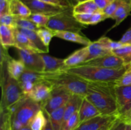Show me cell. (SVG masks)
Returning a JSON list of instances; mask_svg holds the SVG:
<instances>
[{
	"label": "cell",
	"mask_w": 131,
	"mask_h": 130,
	"mask_svg": "<svg viewBox=\"0 0 131 130\" xmlns=\"http://www.w3.org/2000/svg\"><path fill=\"white\" fill-rule=\"evenodd\" d=\"M37 33L45 45L49 47L50 42L54 37L53 31L47 28H40Z\"/></svg>",
	"instance_id": "836d02e7"
},
{
	"label": "cell",
	"mask_w": 131,
	"mask_h": 130,
	"mask_svg": "<svg viewBox=\"0 0 131 130\" xmlns=\"http://www.w3.org/2000/svg\"><path fill=\"white\" fill-rule=\"evenodd\" d=\"M47 121V115L42 109L38 111L31 122L29 126L32 130H42Z\"/></svg>",
	"instance_id": "f1b7e54d"
},
{
	"label": "cell",
	"mask_w": 131,
	"mask_h": 130,
	"mask_svg": "<svg viewBox=\"0 0 131 130\" xmlns=\"http://www.w3.org/2000/svg\"><path fill=\"white\" fill-rule=\"evenodd\" d=\"M115 95L119 118L126 122L131 112V85H116Z\"/></svg>",
	"instance_id": "ba28073f"
},
{
	"label": "cell",
	"mask_w": 131,
	"mask_h": 130,
	"mask_svg": "<svg viewBox=\"0 0 131 130\" xmlns=\"http://www.w3.org/2000/svg\"><path fill=\"white\" fill-rule=\"evenodd\" d=\"M88 25H84L77 20L73 13V8L70 7L64 11L50 17L46 28L52 31H71L81 33Z\"/></svg>",
	"instance_id": "5b68a950"
},
{
	"label": "cell",
	"mask_w": 131,
	"mask_h": 130,
	"mask_svg": "<svg viewBox=\"0 0 131 130\" xmlns=\"http://www.w3.org/2000/svg\"><path fill=\"white\" fill-rule=\"evenodd\" d=\"M125 130H131V124H130V123H127L126 124Z\"/></svg>",
	"instance_id": "681fc988"
},
{
	"label": "cell",
	"mask_w": 131,
	"mask_h": 130,
	"mask_svg": "<svg viewBox=\"0 0 131 130\" xmlns=\"http://www.w3.org/2000/svg\"><path fill=\"white\" fill-rule=\"evenodd\" d=\"M29 20L35 23L39 28H46L49 20L50 17L39 14H31L28 17Z\"/></svg>",
	"instance_id": "e575fe53"
},
{
	"label": "cell",
	"mask_w": 131,
	"mask_h": 130,
	"mask_svg": "<svg viewBox=\"0 0 131 130\" xmlns=\"http://www.w3.org/2000/svg\"><path fill=\"white\" fill-rule=\"evenodd\" d=\"M10 57L7 48L1 46V110H8L16 104L24 95L17 80L12 77L6 67V61Z\"/></svg>",
	"instance_id": "7a4b0ae2"
},
{
	"label": "cell",
	"mask_w": 131,
	"mask_h": 130,
	"mask_svg": "<svg viewBox=\"0 0 131 130\" xmlns=\"http://www.w3.org/2000/svg\"><path fill=\"white\" fill-rule=\"evenodd\" d=\"M97 42L102 46L103 48L108 50L112 52L113 50L123 46L124 45L120 42H115L113 41L112 40L110 39V38L107 36H102L99 40H97Z\"/></svg>",
	"instance_id": "1f68e13d"
},
{
	"label": "cell",
	"mask_w": 131,
	"mask_h": 130,
	"mask_svg": "<svg viewBox=\"0 0 131 130\" xmlns=\"http://www.w3.org/2000/svg\"><path fill=\"white\" fill-rule=\"evenodd\" d=\"M126 123H130V124H131V112H130V115H129V117H128Z\"/></svg>",
	"instance_id": "f907efd6"
},
{
	"label": "cell",
	"mask_w": 131,
	"mask_h": 130,
	"mask_svg": "<svg viewBox=\"0 0 131 130\" xmlns=\"http://www.w3.org/2000/svg\"><path fill=\"white\" fill-rule=\"evenodd\" d=\"M41 1L56 6H62V7H72L67 0H41Z\"/></svg>",
	"instance_id": "ab89813d"
},
{
	"label": "cell",
	"mask_w": 131,
	"mask_h": 130,
	"mask_svg": "<svg viewBox=\"0 0 131 130\" xmlns=\"http://www.w3.org/2000/svg\"><path fill=\"white\" fill-rule=\"evenodd\" d=\"M131 68V64L130 65V66H129V68Z\"/></svg>",
	"instance_id": "816d5d0a"
},
{
	"label": "cell",
	"mask_w": 131,
	"mask_h": 130,
	"mask_svg": "<svg viewBox=\"0 0 131 130\" xmlns=\"http://www.w3.org/2000/svg\"><path fill=\"white\" fill-rule=\"evenodd\" d=\"M81 64L92 65V66L110 69L126 68L124 61L120 57L115 56L113 53L98 58L93 59L90 61H86Z\"/></svg>",
	"instance_id": "8fae6325"
},
{
	"label": "cell",
	"mask_w": 131,
	"mask_h": 130,
	"mask_svg": "<svg viewBox=\"0 0 131 130\" xmlns=\"http://www.w3.org/2000/svg\"><path fill=\"white\" fill-rule=\"evenodd\" d=\"M126 124V122L123 121L120 118H118L117 120L115 121V124L111 130H125Z\"/></svg>",
	"instance_id": "7bdbcfd3"
},
{
	"label": "cell",
	"mask_w": 131,
	"mask_h": 130,
	"mask_svg": "<svg viewBox=\"0 0 131 130\" xmlns=\"http://www.w3.org/2000/svg\"><path fill=\"white\" fill-rule=\"evenodd\" d=\"M119 42L124 45L131 46V28H129L125 33Z\"/></svg>",
	"instance_id": "60d3db41"
},
{
	"label": "cell",
	"mask_w": 131,
	"mask_h": 130,
	"mask_svg": "<svg viewBox=\"0 0 131 130\" xmlns=\"http://www.w3.org/2000/svg\"><path fill=\"white\" fill-rule=\"evenodd\" d=\"M118 118H119V117H118ZM117 119H116L113 120V121H111L110 122L107 123V124H106L105 126H104L103 127H102L101 128H100L99 130H111L112 129L113 127L114 124H115V121L117 120Z\"/></svg>",
	"instance_id": "f6af8a7d"
},
{
	"label": "cell",
	"mask_w": 131,
	"mask_h": 130,
	"mask_svg": "<svg viewBox=\"0 0 131 130\" xmlns=\"http://www.w3.org/2000/svg\"><path fill=\"white\" fill-rule=\"evenodd\" d=\"M42 130H54L52 124H51V121H50L48 117V115H47V123H46V126H44V127H43V129Z\"/></svg>",
	"instance_id": "7dc6e473"
},
{
	"label": "cell",
	"mask_w": 131,
	"mask_h": 130,
	"mask_svg": "<svg viewBox=\"0 0 131 130\" xmlns=\"http://www.w3.org/2000/svg\"><path fill=\"white\" fill-rule=\"evenodd\" d=\"M14 29L15 28L5 25H0V42L1 46L5 48L15 47V37Z\"/></svg>",
	"instance_id": "44dd1931"
},
{
	"label": "cell",
	"mask_w": 131,
	"mask_h": 130,
	"mask_svg": "<svg viewBox=\"0 0 131 130\" xmlns=\"http://www.w3.org/2000/svg\"><path fill=\"white\" fill-rule=\"evenodd\" d=\"M126 0H115L111 5H109L107 7H106L104 10H102L104 14L106 15L107 19H111V16L115 14V11L118 9V8L122 5Z\"/></svg>",
	"instance_id": "8d00e7d4"
},
{
	"label": "cell",
	"mask_w": 131,
	"mask_h": 130,
	"mask_svg": "<svg viewBox=\"0 0 131 130\" xmlns=\"http://www.w3.org/2000/svg\"><path fill=\"white\" fill-rule=\"evenodd\" d=\"M84 98V97L81 96L77 95V94H72V95L70 99L65 105L62 126L73 114H74L75 112L79 110V108H80Z\"/></svg>",
	"instance_id": "d6986e66"
},
{
	"label": "cell",
	"mask_w": 131,
	"mask_h": 130,
	"mask_svg": "<svg viewBox=\"0 0 131 130\" xmlns=\"http://www.w3.org/2000/svg\"><path fill=\"white\" fill-rule=\"evenodd\" d=\"M19 130H32V129H31L30 126H24V127H23Z\"/></svg>",
	"instance_id": "c3c4849f"
},
{
	"label": "cell",
	"mask_w": 131,
	"mask_h": 130,
	"mask_svg": "<svg viewBox=\"0 0 131 130\" xmlns=\"http://www.w3.org/2000/svg\"><path fill=\"white\" fill-rule=\"evenodd\" d=\"M15 25L17 28L28 29L35 31H37L40 28L35 23L28 18L18 17H15Z\"/></svg>",
	"instance_id": "4dcf8cb0"
},
{
	"label": "cell",
	"mask_w": 131,
	"mask_h": 130,
	"mask_svg": "<svg viewBox=\"0 0 131 130\" xmlns=\"http://www.w3.org/2000/svg\"><path fill=\"white\" fill-rule=\"evenodd\" d=\"M98 11H100L99 8L93 0L83 1L73 7L74 14H93Z\"/></svg>",
	"instance_id": "484cf974"
},
{
	"label": "cell",
	"mask_w": 131,
	"mask_h": 130,
	"mask_svg": "<svg viewBox=\"0 0 131 130\" xmlns=\"http://www.w3.org/2000/svg\"><path fill=\"white\" fill-rule=\"evenodd\" d=\"M53 34L54 37H57L64 40L74 42L84 46H88L92 42L87 37L83 35V34L75 32L53 31Z\"/></svg>",
	"instance_id": "9a60e30c"
},
{
	"label": "cell",
	"mask_w": 131,
	"mask_h": 130,
	"mask_svg": "<svg viewBox=\"0 0 131 130\" xmlns=\"http://www.w3.org/2000/svg\"><path fill=\"white\" fill-rule=\"evenodd\" d=\"M73 94L63 88H53L49 97L43 103H41L42 110L47 114L67 103Z\"/></svg>",
	"instance_id": "52a82bcc"
},
{
	"label": "cell",
	"mask_w": 131,
	"mask_h": 130,
	"mask_svg": "<svg viewBox=\"0 0 131 130\" xmlns=\"http://www.w3.org/2000/svg\"><path fill=\"white\" fill-rule=\"evenodd\" d=\"M88 94L85 98L99 110L102 115H118L115 83L86 82Z\"/></svg>",
	"instance_id": "6da1fadb"
},
{
	"label": "cell",
	"mask_w": 131,
	"mask_h": 130,
	"mask_svg": "<svg viewBox=\"0 0 131 130\" xmlns=\"http://www.w3.org/2000/svg\"><path fill=\"white\" fill-rule=\"evenodd\" d=\"M87 1V0H67V1L69 2V3L70 4V6L72 7H74L75 6H76L77 5H78L80 3L83 2V1Z\"/></svg>",
	"instance_id": "bcb514c9"
},
{
	"label": "cell",
	"mask_w": 131,
	"mask_h": 130,
	"mask_svg": "<svg viewBox=\"0 0 131 130\" xmlns=\"http://www.w3.org/2000/svg\"><path fill=\"white\" fill-rule=\"evenodd\" d=\"M42 81L40 78V72L33 71L26 68L24 72L21 75L20 77L18 80L19 82H31L37 84V83Z\"/></svg>",
	"instance_id": "f546056e"
},
{
	"label": "cell",
	"mask_w": 131,
	"mask_h": 130,
	"mask_svg": "<svg viewBox=\"0 0 131 130\" xmlns=\"http://www.w3.org/2000/svg\"><path fill=\"white\" fill-rule=\"evenodd\" d=\"M112 53L120 57L124 62L126 69H128L131 64V46L123 45L121 47L113 50Z\"/></svg>",
	"instance_id": "83f0119b"
},
{
	"label": "cell",
	"mask_w": 131,
	"mask_h": 130,
	"mask_svg": "<svg viewBox=\"0 0 131 130\" xmlns=\"http://www.w3.org/2000/svg\"><path fill=\"white\" fill-rule=\"evenodd\" d=\"M42 81L49 83L53 88H63L72 94L85 97L88 94L86 81L63 70L54 72H40Z\"/></svg>",
	"instance_id": "3957f363"
},
{
	"label": "cell",
	"mask_w": 131,
	"mask_h": 130,
	"mask_svg": "<svg viewBox=\"0 0 131 130\" xmlns=\"http://www.w3.org/2000/svg\"><path fill=\"white\" fill-rule=\"evenodd\" d=\"M62 70L86 82H111L118 80L127 69H110L92 65L80 64L74 67L64 68Z\"/></svg>",
	"instance_id": "277c9868"
},
{
	"label": "cell",
	"mask_w": 131,
	"mask_h": 130,
	"mask_svg": "<svg viewBox=\"0 0 131 130\" xmlns=\"http://www.w3.org/2000/svg\"><path fill=\"white\" fill-rule=\"evenodd\" d=\"M88 57V47L77 50L69 57L65 59V68H70L78 66L86 61Z\"/></svg>",
	"instance_id": "2e32d148"
},
{
	"label": "cell",
	"mask_w": 131,
	"mask_h": 130,
	"mask_svg": "<svg viewBox=\"0 0 131 130\" xmlns=\"http://www.w3.org/2000/svg\"><path fill=\"white\" fill-rule=\"evenodd\" d=\"M14 33L15 37V45L14 47L15 48H20L31 52L40 53L31 41L25 34L19 31L17 28L14 29Z\"/></svg>",
	"instance_id": "ac0fdd59"
},
{
	"label": "cell",
	"mask_w": 131,
	"mask_h": 130,
	"mask_svg": "<svg viewBox=\"0 0 131 130\" xmlns=\"http://www.w3.org/2000/svg\"><path fill=\"white\" fill-rule=\"evenodd\" d=\"M80 124L94 117L101 115V113L95 106L84 97L79 110Z\"/></svg>",
	"instance_id": "5bb4252c"
},
{
	"label": "cell",
	"mask_w": 131,
	"mask_h": 130,
	"mask_svg": "<svg viewBox=\"0 0 131 130\" xmlns=\"http://www.w3.org/2000/svg\"><path fill=\"white\" fill-rule=\"evenodd\" d=\"M41 109L40 103L25 96L16 103V109L12 117L19 120L24 126H29L33 119Z\"/></svg>",
	"instance_id": "8992f818"
},
{
	"label": "cell",
	"mask_w": 131,
	"mask_h": 130,
	"mask_svg": "<svg viewBox=\"0 0 131 130\" xmlns=\"http://www.w3.org/2000/svg\"><path fill=\"white\" fill-rule=\"evenodd\" d=\"M0 24L1 25H5L10 28H16L15 17L12 14H6L0 16Z\"/></svg>",
	"instance_id": "74e56055"
},
{
	"label": "cell",
	"mask_w": 131,
	"mask_h": 130,
	"mask_svg": "<svg viewBox=\"0 0 131 130\" xmlns=\"http://www.w3.org/2000/svg\"><path fill=\"white\" fill-rule=\"evenodd\" d=\"M87 47H88V57L87 58L86 61L112 54L111 51L103 48L97 41L92 42Z\"/></svg>",
	"instance_id": "d4e9b609"
},
{
	"label": "cell",
	"mask_w": 131,
	"mask_h": 130,
	"mask_svg": "<svg viewBox=\"0 0 131 130\" xmlns=\"http://www.w3.org/2000/svg\"><path fill=\"white\" fill-rule=\"evenodd\" d=\"M65 105L52 111L49 114L46 113L48 115V117L51 121L54 130H61V126L63 124V121Z\"/></svg>",
	"instance_id": "4316f807"
},
{
	"label": "cell",
	"mask_w": 131,
	"mask_h": 130,
	"mask_svg": "<svg viewBox=\"0 0 131 130\" xmlns=\"http://www.w3.org/2000/svg\"><path fill=\"white\" fill-rule=\"evenodd\" d=\"M131 12V0H126L125 2L123 3L116 10L115 14L111 16V19L115 20V23L110 30L114 29L120 24L122 22L124 21Z\"/></svg>",
	"instance_id": "ffe728a7"
},
{
	"label": "cell",
	"mask_w": 131,
	"mask_h": 130,
	"mask_svg": "<svg viewBox=\"0 0 131 130\" xmlns=\"http://www.w3.org/2000/svg\"><path fill=\"white\" fill-rule=\"evenodd\" d=\"M118 115H99L81 123L75 130H99L111 121L116 119Z\"/></svg>",
	"instance_id": "7c38bea8"
},
{
	"label": "cell",
	"mask_w": 131,
	"mask_h": 130,
	"mask_svg": "<svg viewBox=\"0 0 131 130\" xmlns=\"http://www.w3.org/2000/svg\"><path fill=\"white\" fill-rule=\"evenodd\" d=\"M100 10H103L111 5L115 0H93Z\"/></svg>",
	"instance_id": "b9f144b4"
},
{
	"label": "cell",
	"mask_w": 131,
	"mask_h": 130,
	"mask_svg": "<svg viewBox=\"0 0 131 130\" xmlns=\"http://www.w3.org/2000/svg\"></svg>",
	"instance_id": "f5cc1de1"
},
{
	"label": "cell",
	"mask_w": 131,
	"mask_h": 130,
	"mask_svg": "<svg viewBox=\"0 0 131 130\" xmlns=\"http://www.w3.org/2000/svg\"><path fill=\"white\" fill-rule=\"evenodd\" d=\"M16 49L20 60L24 63L26 68L38 72L44 71V64L40 53L31 52L20 48Z\"/></svg>",
	"instance_id": "30bf717a"
},
{
	"label": "cell",
	"mask_w": 131,
	"mask_h": 130,
	"mask_svg": "<svg viewBox=\"0 0 131 130\" xmlns=\"http://www.w3.org/2000/svg\"><path fill=\"white\" fill-rule=\"evenodd\" d=\"M117 86L131 85V68L127 69L123 75L115 82Z\"/></svg>",
	"instance_id": "d590c367"
},
{
	"label": "cell",
	"mask_w": 131,
	"mask_h": 130,
	"mask_svg": "<svg viewBox=\"0 0 131 130\" xmlns=\"http://www.w3.org/2000/svg\"><path fill=\"white\" fill-rule=\"evenodd\" d=\"M44 64V72H54L65 67V59L52 57L46 53H40Z\"/></svg>",
	"instance_id": "e0dca14e"
},
{
	"label": "cell",
	"mask_w": 131,
	"mask_h": 130,
	"mask_svg": "<svg viewBox=\"0 0 131 130\" xmlns=\"http://www.w3.org/2000/svg\"><path fill=\"white\" fill-rule=\"evenodd\" d=\"M6 67L10 76L17 80L26 69L24 63L20 59H14L10 56L6 61Z\"/></svg>",
	"instance_id": "603a6c76"
},
{
	"label": "cell",
	"mask_w": 131,
	"mask_h": 130,
	"mask_svg": "<svg viewBox=\"0 0 131 130\" xmlns=\"http://www.w3.org/2000/svg\"><path fill=\"white\" fill-rule=\"evenodd\" d=\"M18 30L23 33V34H25L29 40L32 42V43L35 45L40 51V53H46L49 52V47H47L44 45L40 37L38 36L37 31L31 30H28V29H21V28H17Z\"/></svg>",
	"instance_id": "cb8c5ba5"
},
{
	"label": "cell",
	"mask_w": 131,
	"mask_h": 130,
	"mask_svg": "<svg viewBox=\"0 0 131 130\" xmlns=\"http://www.w3.org/2000/svg\"><path fill=\"white\" fill-rule=\"evenodd\" d=\"M10 14V0H0V16Z\"/></svg>",
	"instance_id": "f35d334b"
},
{
	"label": "cell",
	"mask_w": 131,
	"mask_h": 130,
	"mask_svg": "<svg viewBox=\"0 0 131 130\" xmlns=\"http://www.w3.org/2000/svg\"><path fill=\"white\" fill-rule=\"evenodd\" d=\"M80 124L79 111L73 114L61 126V130H75Z\"/></svg>",
	"instance_id": "d6a6232c"
},
{
	"label": "cell",
	"mask_w": 131,
	"mask_h": 130,
	"mask_svg": "<svg viewBox=\"0 0 131 130\" xmlns=\"http://www.w3.org/2000/svg\"><path fill=\"white\" fill-rule=\"evenodd\" d=\"M52 90V86L49 83L42 80L35 85L33 90L27 96L41 104L47 100Z\"/></svg>",
	"instance_id": "4fadbf2b"
},
{
	"label": "cell",
	"mask_w": 131,
	"mask_h": 130,
	"mask_svg": "<svg viewBox=\"0 0 131 130\" xmlns=\"http://www.w3.org/2000/svg\"><path fill=\"white\" fill-rule=\"evenodd\" d=\"M11 126L12 130H19L24 126L19 120L14 117H11Z\"/></svg>",
	"instance_id": "ee69618b"
},
{
	"label": "cell",
	"mask_w": 131,
	"mask_h": 130,
	"mask_svg": "<svg viewBox=\"0 0 131 130\" xmlns=\"http://www.w3.org/2000/svg\"><path fill=\"white\" fill-rule=\"evenodd\" d=\"M10 14L15 17L28 18L31 14L29 8L20 0H10Z\"/></svg>",
	"instance_id": "7402d4cb"
},
{
	"label": "cell",
	"mask_w": 131,
	"mask_h": 130,
	"mask_svg": "<svg viewBox=\"0 0 131 130\" xmlns=\"http://www.w3.org/2000/svg\"><path fill=\"white\" fill-rule=\"evenodd\" d=\"M30 10L31 14H39L47 16H53L64 11L70 7H62L51 5L41 0H20Z\"/></svg>",
	"instance_id": "9c48e42d"
}]
</instances>
